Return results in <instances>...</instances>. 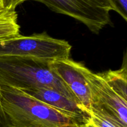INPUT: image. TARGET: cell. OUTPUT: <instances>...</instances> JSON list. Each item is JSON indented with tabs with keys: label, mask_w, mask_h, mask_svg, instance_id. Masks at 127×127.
Segmentation results:
<instances>
[{
	"label": "cell",
	"mask_w": 127,
	"mask_h": 127,
	"mask_svg": "<svg viewBox=\"0 0 127 127\" xmlns=\"http://www.w3.org/2000/svg\"><path fill=\"white\" fill-rule=\"evenodd\" d=\"M91 113L90 122L97 127H123L114 120L95 112Z\"/></svg>",
	"instance_id": "10"
},
{
	"label": "cell",
	"mask_w": 127,
	"mask_h": 127,
	"mask_svg": "<svg viewBox=\"0 0 127 127\" xmlns=\"http://www.w3.org/2000/svg\"><path fill=\"white\" fill-rule=\"evenodd\" d=\"M1 105L11 127H79L73 118L25 94L0 86Z\"/></svg>",
	"instance_id": "1"
},
{
	"label": "cell",
	"mask_w": 127,
	"mask_h": 127,
	"mask_svg": "<svg viewBox=\"0 0 127 127\" xmlns=\"http://www.w3.org/2000/svg\"><path fill=\"white\" fill-rule=\"evenodd\" d=\"M0 127H11L7 120L4 112L2 109L0 99Z\"/></svg>",
	"instance_id": "14"
},
{
	"label": "cell",
	"mask_w": 127,
	"mask_h": 127,
	"mask_svg": "<svg viewBox=\"0 0 127 127\" xmlns=\"http://www.w3.org/2000/svg\"><path fill=\"white\" fill-rule=\"evenodd\" d=\"M91 4L108 11L117 12V7L112 0H85Z\"/></svg>",
	"instance_id": "11"
},
{
	"label": "cell",
	"mask_w": 127,
	"mask_h": 127,
	"mask_svg": "<svg viewBox=\"0 0 127 127\" xmlns=\"http://www.w3.org/2000/svg\"><path fill=\"white\" fill-rule=\"evenodd\" d=\"M91 93V112L107 117L127 127V100L115 93L99 74L85 71Z\"/></svg>",
	"instance_id": "4"
},
{
	"label": "cell",
	"mask_w": 127,
	"mask_h": 127,
	"mask_svg": "<svg viewBox=\"0 0 127 127\" xmlns=\"http://www.w3.org/2000/svg\"><path fill=\"white\" fill-rule=\"evenodd\" d=\"M109 86L120 97L127 100V67L126 55L123 66L118 70L99 73Z\"/></svg>",
	"instance_id": "8"
},
{
	"label": "cell",
	"mask_w": 127,
	"mask_h": 127,
	"mask_svg": "<svg viewBox=\"0 0 127 127\" xmlns=\"http://www.w3.org/2000/svg\"><path fill=\"white\" fill-rule=\"evenodd\" d=\"M79 127H95V125H93V124H92L90 121H89V122L86 123V124L79 125Z\"/></svg>",
	"instance_id": "15"
},
{
	"label": "cell",
	"mask_w": 127,
	"mask_h": 127,
	"mask_svg": "<svg viewBox=\"0 0 127 127\" xmlns=\"http://www.w3.org/2000/svg\"><path fill=\"white\" fill-rule=\"evenodd\" d=\"M6 11V10L4 9L3 8V6H2V0H0V14L2 13L3 12H4V11Z\"/></svg>",
	"instance_id": "16"
},
{
	"label": "cell",
	"mask_w": 127,
	"mask_h": 127,
	"mask_svg": "<svg viewBox=\"0 0 127 127\" xmlns=\"http://www.w3.org/2000/svg\"><path fill=\"white\" fill-rule=\"evenodd\" d=\"M117 7V12L127 21V0H112Z\"/></svg>",
	"instance_id": "12"
},
{
	"label": "cell",
	"mask_w": 127,
	"mask_h": 127,
	"mask_svg": "<svg viewBox=\"0 0 127 127\" xmlns=\"http://www.w3.org/2000/svg\"><path fill=\"white\" fill-rule=\"evenodd\" d=\"M0 86L21 91L50 88L79 104L74 94L51 69L49 61L31 57H0Z\"/></svg>",
	"instance_id": "2"
},
{
	"label": "cell",
	"mask_w": 127,
	"mask_h": 127,
	"mask_svg": "<svg viewBox=\"0 0 127 127\" xmlns=\"http://www.w3.org/2000/svg\"><path fill=\"white\" fill-rule=\"evenodd\" d=\"M72 47L45 32L24 36L21 34L0 42V57H31L42 60L69 58Z\"/></svg>",
	"instance_id": "3"
},
{
	"label": "cell",
	"mask_w": 127,
	"mask_h": 127,
	"mask_svg": "<svg viewBox=\"0 0 127 127\" xmlns=\"http://www.w3.org/2000/svg\"><path fill=\"white\" fill-rule=\"evenodd\" d=\"M27 0H2V6L6 11H15L18 5Z\"/></svg>",
	"instance_id": "13"
},
{
	"label": "cell",
	"mask_w": 127,
	"mask_h": 127,
	"mask_svg": "<svg viewBox=\"0 0 127 127\" xmlns=\"http://www.w3.org/2000/svg\"><path fill=\"white\" fill-rule=\"evenodd\" d=\"M19 29L16 11H5L0 14V42L18 35Z\"/></svg>",
	"instance_id": "9"
},
{
	"label": "cell",
	"mask_w": 127,
	"mask_h": 127,
	"mask_svg": "<svg viewBox=\"0 0 127 127\" xmlns=\"http://www.w3.org/2000/svg\"><path fill=\"white\" fill-rule=\"evenodd\" d=\"M44 4L52 11L70 16L84 24L91 32L99 33L110 22V11L85 0H33Z\"/></svg>",
	"instance_id": "5"
},
{
	"label": "cell",
	"mask_w": 127,
	"mask_h": 127,
	"mask_svg": "<svg viewBox=\"0 0 127 127\" xmlns=\"http://www.w3.org/2000/svg\"><path fill=\"white\" fill-rule=\"evenodd\" d=\"M50 66L76 98L81 106L91 112V93L85 75L86 67L69 58L50 62Z\"/></svg>",
	"instance_id": "6"
},
{
	"label": "cell",
	"mask_w": 127,
	"mask_h": 127,
	"mask_svg": "<svg viewBox=\"0 0 127 127\" xmlns=\"http://www.w3.org/2000/svg\"><path fill=\"white\" fill-rule=\"evenodd\" d=\"M22 91L73 118L81 125L90 121L91 113L89 111L57 91L50 88H39Z\"/></svg>",
	"instance_id": "7"
}]
</instances>
